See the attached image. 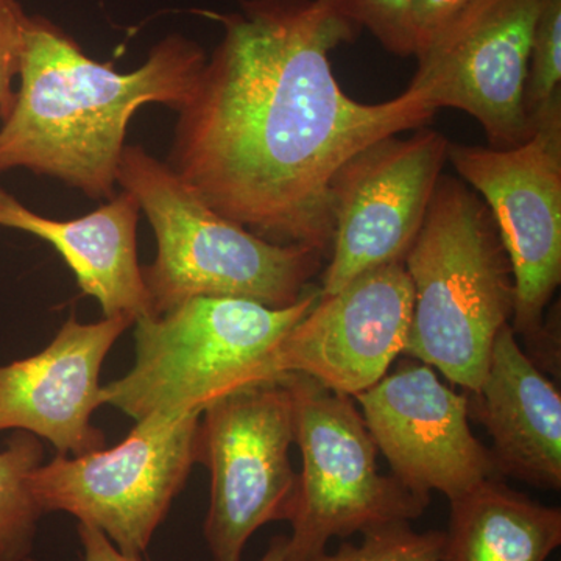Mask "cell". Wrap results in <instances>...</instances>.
<instances>
[{
	"label": "cell",
	"mask_w": 561,
	"mask_h": 561,
	"mask_svg": "<svg viewBox=\"0 0 561 561\" xmlns=\"http://www.w3.org/2000/svg\"><path fill=\"white\" fill-rule=\"evenodd\" d=\"M201 14L224 36L179 111L165 162L225 219L328 257L334 173L438 110L411 87L381 103L345 94L331 51L360 31L323 0H239L238 11Z\"/></svg>",
	"instance_id": "obj_1"
},
{
	"label": "cell",
	"mask_w": 561,
	"mask_h": 561,
	"mask_svg": "<svg viewBox=\"0 0 561 561\" xmlns=\"http://www.w3.org/2000/svg\"><path fill=\"white\" fill-rule=\"evenodd\" d=\"M208 55L180 33L154 44L138 69L119 72L88 57L55 22L27 14L14 106L0 125V175L27 169L110 201L128 124L140 106L179 111L197 87Z\"/></svg>",
	"instance_id": "obj_2"
},
{
	"label": "cell",
	"mask_w": 561,
	"mask_h": 561,
	"mask_svg": "<svg viewBox=\"0 0 561 561\" xmlns=\"http://www.w3.org/2000/svg\"><path fill=\"white\" fill-rule=\"evenodd\" d=\"M404 265L413 289L404 353L478 393L515 311V283L489 208L463 181L440 176Z\"/></svg>",
	"instance_id": "obj_3"
},
{
	"label": "cell",
	"mask_w": 561,
	"mask_h": 561,
	"mask_svg": "<svg viewBox=\"0 0 561 561\" xmlns=\"http://www.w3.org/2000/svg\"><path fill=\"white\" fill-rule=\"evenodd\" d=\"M117 186L135 195L157 238V257L140 267L150 316L197 297L287 308L311 289L319 251L265 241L225 219L142 146L125 147Z\"/></svg>",
	"instance_id": "obj_4"
},
{
	"label": "cell",
	"mask_w": 561,
	"mask_h": 561,
	"mask_svg": "<svg viewBox=\"0 0 561 561\" xmlns=\"http://www.w3.org/2000/svg\"><path fill=\"white\" fill-rule=\"evenodd\" d=\"M320 298L311 287L271 308L236 297H197L135 321V364L102 386L103 405L138 421H176L232 391L271 382V360L287 332Z\"/></svg>",
	"instance_id": "obj_5"
},
{
	"label": "cell",
	"mask_w": 561,
	"mask_h": 561,
	"mask_svg": "<svg viewBox=\"0 0 561 561\" xmlns=\"http://www.w3.org/2000/svg\"><path fill=\"white\" fill-rule=\"evenodd\" d=\"M289 390L301 454L284 561H313L332 538L413 522L430 505L378 468V446L353 398L306 375L278 378Z\"/></svg>",
	"instance_id": "obj_6"
},
{
	"label": "cell",
	"mask_w": 561,
	"mask_h": 561,
	"mask_svg": "<svg viewBox=\"0 0 561 561\" xmlns=\"http://www.w3.org/2000/svg\"><path fill=\"white\" fill-rule=\"evenodd\" d=\"M201 416L138 421L114 448L57 454L28 478L36 504L43 515L68 513L121 552L142 557L197 463Z\"/></svg>",
	"instance_id": "obj_7"
},
{
	"label": "cell",
	"mask_w": 561,
	"mask_h": 561,
	"mask_svg": "<svg viewBox=\"0 0 561 561\" xmlns=\"http://www.w3.org/2000/svg\"><path fill=\"white\" fill-rule=\"evenodd\" d=\"M448 161L485 203L513 273V332L529 353L561 283V98L513 149L449 144Z\"/></svg>",
	"instance_id": "obj_8"
},
{
	"label": "cell",
	"mask_w": 561,
	"mask_h": 561,
	"mask_svg": "<svg viewBox=\"0 0 561 561\" xmlns=\"http://www.w3.org/2000/svg\"><path fill=\"white\" fill-rule=\"evenodd\" d=\"M294 443V408L278 379L232 391L202 412L197 463L210 474L203 534L214 561H242L261 527L289 522L298 489Z\"/></svg>",
	"instance_id": "obj_9"
},
{
	"label": "cell",
	"mask_w": 561,
	"mask_h": 561,
	"mask_svg": "<svg viewBox=\"0 0 561 561\" xmlns=\"http://www.w3.org/2000/svg\"><path fill=\"white\" fill-rule=\"evenodd\" d=\"M449 140L416 128L387 136L348 158L330 183L332 242L320 297L391 262L404 261L448 162Z\"/></svg>",
	"instance_id": "obj_10"
},
{
	"label": "cell",
	"mask_w": 561,
	"mask_h": 561,
	"mask_svg": "<svg viewBox=\"0 0 561 561\" xmlns=\"http://www.w3.org/2000/svg\"><path fill=\"white\" fill-rule=\"evenodd\" d=\"M546 0H472L416 55L409 87L435 108L470 114L491 149H513L530 138L524 83L531 36Z\"/></svg>",
	"instance_id": "obj_11"
},
{
	"label": "cell",
	"mask_w": 561,
	"mask_h": 561,
	"mask_svg": "<svg viewBox=\"0 0 561 561\" xmlns=\"http://www.w3.org/2000/svg\"><path fill=\"white\" fill-rule=\"evenodd\" d=\"M393 478L420 496L449 502L490 478H500L490 449L472 434L467 394L445 386L423 362L400 367L354 397Z\"/></svg>",
	"instance_id": "obj_12"
},
{
	"label": "cell",
	"mask_w": 561,
	"mask_h": 561,
	"mask_svg": "<svg viewBox=\"0 0 561 561\" xmlns=\"http://www.w3.org/2000/svg\"><path fill=\"white\" fill-rule=\"evenodd\" d=\"M412 301L404 261L364 273L342 290L320 297L273 354L272 381L298 373L346 397L364 393L404 353Z\"/></svg>",
	"instance_id": "obj_13"
},
{
	"label": "cell",
	"mask_w": 561,
	"mask_h": 561,
	"mask_svg": "<svg viewBox=\"0 0 561 561\" xmlns=\"http://www.w3.org/2000/svg\"><path fill=\"white\" fill-rule=\"evenodd\" d=\"M131 324L124 316L81 323L72 312L46 348L0 365V434L28 432L49 442L58 456L106 448L105 434L92 423L103 405L101 371Z\"/></svg>",
	"instance_id": "obj_14"
},
{
	"label": "cell",
	"mask_w": 561,
	"mask_h": 561,
	"mask_svg": "<svg viewBox=\"0 0 561 561\" xmlns=\"http://www.w3.org/2000/svg\"><path fill=\"white\" fill-rule=\"evenodd\" d=\"M468 402L493 440L497 474L561 489L560 390L518 345L511 323L497 332L485 379Z\"/></svg>",
	"instance_id": "obj_15"
},
{
	"label": "cell",
	"mask_w": 561,
	"mask_h": 561,
	"mask_svg": "<svg viewBox=\"0 0 561 561\" xmlns=\"http://www.w3.org/2000/svg\"><path fill=\"white\" fill-rule=\"evenodd\" d=\"M139 203L122 190L80 219L55 220L33 213L0 190V227L28 232L49 242L76 276L83 295L101 305L103 317L150 316L136 247Z\"/></svg>",
	"instance_id": "obj_16"
},
{
	"label": "cell",
	"mask_w": 561,
	"mask_h": 561,
	"mask_svg": "<svg viewBox=\"0 0 561 561\" xmlns=\"http://www.w3.org/2000/svg\"><path fill=\"white\" fill-rule=\"evenodd\" d=\"M560 545V508L490 478L451 501L443 561H546Z\"/></svg>",
	"instance_id": "obj_17"
},
{
	"label": "cell",
	"mask_w": 561,
	"mask_h": 561,
	"mask_svg": "<svg viewBox=\"0 0 561 561\" xmlns=\"http://www.w3.org/2000/svg\"><path fill=\"white\" fill-rule=\"evenodd\" d=\"M44 463L41 440L16 431L0 451V561H28L43 512L28 478Z\"/></svg>",
	"instance_id": "obj_18"
},
{
	"label": "cell",
	"mask_w": 561,
	"mask_h": 561,
	"mask_svg": "<svg viewBox=\"0 0 561 561\" xmlns=\"http://www.w3.org/2000/svg\"><path fill=\"white\" fill-rule=\"evenodd\" d=\"M561 98V0H546L531 36L524 111L531 127Z\"/></svg>",
	"instance_id": "obj_19"
},
{
	"label": "cell",
	"mask_w": 561,
	"mask_h": 561,
	"mask_svg": "<svg viewBox=\"0 0 561 561\" xmlns=\"http://www.w3.org/2000/svg\"><path fill=\"white\" fill-rule=\"evenodd\" d=\"M360 545L342 542L334 553L313 561H443L446 531L412 529L411 523H390L364 531Z\"/></svg>",
	"instance_id": "obj_20"
},
{
	"label": "cell",
	"mask_w": 561,
	"mask_h": 561,
	"mask_svg": "<svg viewBox=\"0 0 561 561\" xmlns=\"http://www.w3.org/2000/svg\"><path fill=\"white\" fill-rule=\"evenodd\" d=\"M332 11L353 24L367 28L383 49L398 57H415L413 0H323Z\"/></svg>",
	"instance_id": "obj_21"
},
{
	"label": "cell",
	"mask_w": 561,
	"mask_h": 561,
	"mask_svg": "<svg viewBox=\"0 0 561 561\" xmlns=\"http://www.w3.org/2000/svg\"><path fill=\"white\" fill-rule=\"evenodd\" d=\"M25 18L20 0H0V122L10 116L16 99L13 79L20 76Z\"/></svg>",
	"instance_id": "obj_22"
},
{
	"label": "cell",
	"mask_w": 561,
	"mask_h": 561,
	"mask_svg": "<svg viewBox=\"0 0 561 561\" xmlns=\"http://www.w3.org/2000/svg\"><path fill=\"white\" fill-rule=\"evenodd\" d=\"M472 0H413L416 55L426 49Z\"/></svg>",
	"instance_id": "obj_23"
},
{
	"label": "cell",
	"mask_w": 561,
	"mask_h": 561,
	"mask_svg": "<svg viewBox=\"0 0 561 561\" xmlns=\"http://www.w3.org/2000/svg\"><path fill=\"white\" fill-rule=\"evenodd\" d=\"M77 534L83 548V561H144L142 557L121 552L101 530L94 527L77 524Z\"/></svg>",
	"instance_id": "obj_24"
},
{
	"label": "cell",
	"mask_w": 561,
	"mask_h": 561,
	"mask_svg": "<svg viewBox=\"0 0 561 561\" xmlns=\"http://www.w3.org/2000/svg\"><path fill=\"white\" fill-rule=\"evenodd\" d=\"M286 549L287 537L279 535V537L273 538L267 551H265L260 561H284L286 559Z\"/></svg>",
	"instance_id": "obj_25"
}]
</instances>
